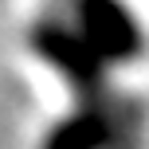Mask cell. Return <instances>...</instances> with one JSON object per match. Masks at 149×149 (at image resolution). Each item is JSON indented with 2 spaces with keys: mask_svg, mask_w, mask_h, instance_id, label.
<instances>
[{
  "mask_svg": "<svg viewBox=\"0 0 149 149\" xmlns=\"http://www.w3.org/2000/svg\"><path fill=\"white\" fill-rule=\"evenodd\" d=\"M79 36L102 63H130L141 51V28L118 0H79Z\"/></svg>",
  "mask_w": 149,
  "mask_h": 149,
  "instance_id": "2",
  "label": "cell"
},
{
  "mask_svg": "<svg viewBox=\"0 0 149 149\" xmlns=\"http://www.w3.org/2000/svg\"><path fill=\"white\" fill-rule=\"evenodd\" d=\"M31 47L74 86V94L82 98L79 106L102 102V59L82 43L79 31H67L59 24H39L31 31Z\"/></svg>",
  "mask_w": 149,
  "mask_h": 149,
  "instance_id": "1",
  "label": "cell"
},
{
  "mask_svg": "<svg viewBox=\"0 0 149 149\" xmlns=\"http://www.w3.org/2000/svg\"><path fill=\"white\" fill-rule=\"evenodd\" d=\"M110 126H106V106H79L71 118L51 126L43 137V149H106Z\"/></svg>",
  "mask_w": 149,
  "mask_h": 149,
  "instance_id": "3",
  "label": "cell"
}]
</instances>
